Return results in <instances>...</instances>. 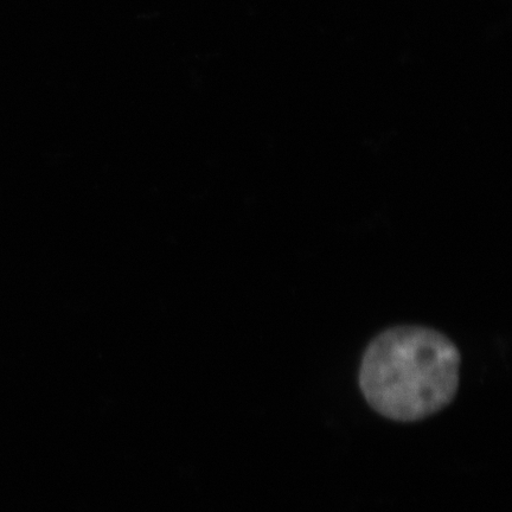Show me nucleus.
<instances>
[{"mask_svg":"<svg viewBox=\"0 0 512 512\" xmlns=\"http://www.w3.org/2000/svg\"><path fill=\"white\" fill-rule=\"evenodd\" d=\"M462 356L450 338L420 325L381 332L364 351L360 387L377 413L412 422L450 403L459 387Z\"/></svg>","mask_w":512,"mask_h":512,"instance_id":"f257e3e1","label":"nucleus"}]
</instances>
